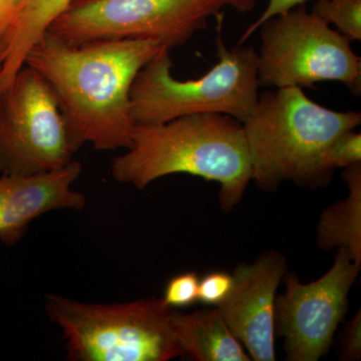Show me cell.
I'll list each match as a JSON object with an SVG mask.
<instances>
[{"instance_id": "16", "label": "cell", "mask_w": 361, "mask_h": 361, "mask_svg": "<svg viewBox=\"0 0 361 361\" xmlns=\"http://www.w3.org/2000/svg\"><path fill=\"white\" fill-rule=\"evenodd\" d=\"M361 163V134L355 130L339 135L325 149L322 166L329 176L338 168H348Z\"/></svg>"}, {"instance_id": "1", "label": "cell", "mask_w": 361, "mask_h": 361, "mask_svg": "<svg viewBox=\"0 0 361 361\" xmlns=\"http://www.w3.org/2000/svg\"><path fill=\"white\" fill-rule=\"evenodd\" d=\"M164 49L156 39L66 44L45 32L25 65L37 71L56 97L78 149H130L135 123L130 90L139 71Z\"/></svg>"}, {"instance_id": "3", "label": "cell", "mask_w": 361, "mask_h": 361, "mask_svg": "<svg viewBox=\"0 0 361 361\" xmlns=\"http://www.w3.org/2000/svg\"><path fill=\"white\" fill-rule=\"evenodd\" d=\"M361 123L357 111H337L311 101L301 87L259 94L242 122L251 160V180L265 191L286 180L306 187L326 184L325 149L339 135Z\"/></svg>"}, {"instance_id": "7", "label": "cell", "mask_w": 361, "mask_h": 361, "mask_svg": "<svg viewBox=\"0 0 361 361\" xmlns=\"http://www.w3.org/2000/svg\"><path fill=\"white\" fill-rule=\"evenodd\" d=\"M229 0H73L47 32L66 44L156 39L170 51L205 30Z\"/></svg>"}, {"instance_id": "10", "label": "cell", "mask_w": 361, "mask_h": 361, "mask_svg": "<svg viewBox=\"0 0 361 361\" xmlns=\"http://www.w3.org/2000/svg\"><path fill=\"white\" fill-rule=\"evenodd\" d=\"M285 267L284 256L273 251L262 254L253 264H240L232 275L229 295L217 306L251 360H275V300Z\"/></svg>"}, {"instance_id": "12", "label": "cell", "mask_w": 361, "mask_h": 361, "mask_svg": "<svg viewBox=\"0 0 361 361\" xmlns=\"http://www.w3.org/2000/svg\"><path fill=\"white\" fill-rule=\"evenodd\" d=\"M173 324L184 355L199 361H249L217 307L183 314L175 310Z\"/></svg>"}, {"instance_id": "4", "label": "cell", "mask_w": 361, "mask_h": 361, "mask_svg": "<svg viewBox=\"0 0 361 361\" xmlns=\"http://www.w3.org/2000/svg\"><path fill=\"white\" fill-rule=\"evenodd\" d=\"M216 37L219 59L197 80H176L169 49L137 73L130 90L135 125H159L194 114L219 113L243 122L255 106L260 84L258 54L252 47H226L222 18Z\"/></svg>"}, {"instance_id": "18", "label": "cell", "mask_w": 361, "mask_h": 361, "mask_svg": "<svg viewBox=\"0 0 361 361\" xmlns=\"http://www.w3.org/2000/svg\"><path fill=\"white\" fill-rule=\"evenodd\" d=\"M232 285V275L222 271L209 273L199 281L198 301L217 307L229 295Z\"/></svg>"}, {"instance_id": "13", "label": "cell", "mask_w": 361, "mask_h": 361, "mask_svg": "<svg viewBox=\"0 0 361 361\" xmlns=\"http://www.w3.org/2000/svg\"><path fill=\"white\" fill-rule=\"evenodd\" d=\"M71 1L18 0L13 23L4 37L6 49L0 73V92L13 82L16 73L25 66L28 51Z\"/></svg>"}, {"instance_id": "23", "label": "cell", "mask_w": 361, "mask_h": 361, "mask_svg": "<svg viewBox=\"0 0 361 361\" xmlns=\"http://www.w3.org/2000/svg\"><path fill=\"white\" fill-rule=\"evenodd\" d=\"M6 44L4 40H0V73L4 65V54H6Z\"/></svg>"}, {"instance_id": "5", "label": "cell", "mask_w": 361, "mask_h": 361, "mask_svg": "<svg viewBox=\"0 0 361 361\" xmlns=\"http://www.w3.org/2000/svg\"><path fill=\"white\" fill-rule=\"evenodd\" d=\"M45 311L63 334L73 361H167L184 356L174 308L163 298L127 303L80 302L49 294Z\"/></svg>"}, {"instance_id": "9", "label": "cell", "mask_w": 361, "mask_h": 361, "mask_svg": "<svg viewBox=\"0 0 361 361\" xmlns=\"http://www.w3.org/2000/svg\"><path fill=\"white\" fill-rule=\"evenodd\" d=\"M360 265L341 247L332 267L316 281L304 284L293 273L287 274L286 291L276 296L274 307L287 360L317 361L329 353Z\"/></svg>"}, {"instance_id": "19", "label": "cell", "mask_w": 361, "mask_h": 361, "mask_svg": "<svg viewBox=\"0 0 361 361\" xmlns=\"http://www.w3.org/2000/svg\"><path fill=\"white\" fill-rule=\"evenodd\" d=\"M307 1H310V0H268L267 6H266L264 11L259 16L257 20L254 21V23L247 28L245 32L242 35L241 39L239 40V44H244L246 40L250 39L252 35L257 32L260 25H262L264 21L272 18V16L283 13L285 11H289V9L294 8V7L304 6Z\"/></svg>"}, {"instance_id": "6", "label": "cell", "mask_w": 361, "mask_h": 361, "mask_svg": "<svg viewBox=\"0 0 361 361\" xmlns=\"http://www.w3.org/2000/svg\"><path fill=\"white\" fill-rule=\"evenodd\" d=\"M260 87H313L338 82L355 96L361 90V59L351 42L305 6L272 16L260 27Z\"/></svg>"}, {"instance_id": "21", "label": "cell", "mask_w": 361, "mask_h": 361, "mask_svg": "<svg viewBox=\"0 0 361 361\" xmlns=\"http://www.w3.org/2000/svg\"><path fill=\"white\" fill-rule=\"evenodd\" d=\"M18 0H0V40H4L11 23Z\"/></svg>"}, {"instance_id": "2", "label": "cell", "mask_w": 361, "mask_h": 361, "mask_svg": "<svg viewBox=\"0 0 361 361\" xmlns=\"http://www.w3.org/2000/svg\"><path fill=\"white\" fill-rule=\"evenodd\" d=\"M116 182L144 189L154 180L189 174L220 185L219 199L231 210L251 180L243 125L219 113L194 114L159 125H135L132 146L111 164Z\"/></svg>"}, {"instance_id": "11", "label": "cell", "mask_w": 361, "mask_h": 361, "mask_svg": "<svg viewBox=\"0 0 361 361\" xmlns=\"http://www.w3.org/2000/svg\"><path fill=\"white\" fill-rule=\"evenodd\" d=\"M80 174L82 165L71 161L49 172L0 176V241L13 246L44 214L84 209L85 197L71 188Z\"/></svg>"}, {"instance_id": "8", "label": "cell", "mask_w": 361, "mask_h": 361, "mask_svg": "<svg viewBox=\"0 0 361 361\" xmlns=\"http://www.w3.org/2000/svg\"><path fill=\"white\" fill-rule=\"evenodd\" d=\"M78 151L56 97L44 78L23 66L0 92V176L65 167Z\"/></svg>"}, {"instance_id": "20", "label": "cell", "mask_w": 361, "mask_h": 361, "mask_svg": "<svg viewBox=\"0 0 361 361\" xmlns=\"http://www.w3.org/2000/svg\"><path fill=\"white\" fill-rule=\"evenodd\" d=\"M342 341L341 358L344 360H360L361 356V316L360 311L355 316L344 331Z\"/></svg>"}, {"instance_id": "22", "label": "cell", "mask_w": 361, "mask_h": 361, "mask_svg": "<svg viewBox=\"0 0 361 361\" xmlns=\"http://www.w3.org/2000/svg\"><path fill=\"white\" fill-rule=\"evenodd\" d=\"M257 0H229V6L240 13H250L255 7Z\"/></svg>"}, {"instance_id": "17", "label": "cell", "mask_w": 361, "mask_h": 361, "mask_svg": "<svg viewBox=\"0 0 361 361\" xmlns=\"http://www.w3.org/2000/svg\"><path fill=\"white\" fill-rule=\"evenodd\" d=\"M198 274L185 272L169 280L163 300L172 308H184L198 302Z\"/></svg>"}, {"instance_id": "14", "label": "cell", "mask_w": 361, "mask_h": 361, "mask_svg": "<svg viewBox=\"0 0 361 361\" xmlns=\"http://www.w3.org/2000/svg\"><path fill=\"white\" fill-rule=\"evenodd\" d=\"M348 195L322 213L317 225V244L323 250L345 248L361 264V163L344 169Z\"/></svg>"}, {"instance_id": "15", "label": "cell", "mask_w": 361, "mask_h": 361, "mask_svg": "<svg viewBox=\"0 0 361 361\" xmlns=\"http://www.w3.org/2000/svg\"><path fill=\"white\" fill-rule=\"evenodd\" d=\"M311 13L336 26L349 42L361 39V0H315Z\"/></svg>"}]
</instances>
